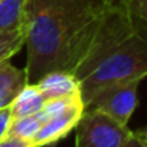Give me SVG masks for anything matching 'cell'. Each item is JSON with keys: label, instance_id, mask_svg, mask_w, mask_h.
Returning <instances> with one entry per match:
<instances>
[{"label": "cell", "instance_id": "obj_12", "mask_svg": "<svg viewBox=\"0 0 147 147\" xmlns=\"http://www.w3.org/2000/svg\"><path fill=\"white\" fill-rule=\"evenodd\" d=\"M128 11L147 22V0H122Z\"/></svg>", "mask_w": 147, "mask_h": 147}, {"label": "cell", "instance_id": "obj_6", "mask_svg": "<svg viewBox=\"0 0 147 147\" xmlns=\"http://www.w3.org/2000/svg\"><path fill=\"white\" fill-rule=\"evenodd\" d=\"M36 86L41 90L46 101L54 98L81 95L79 81L76 79L73 73H67V71H51V73L45 74L36 82Z\"/></svg>", "mask_w": 147, "mask_h": 147}, {"label": "cell", "instance_id": "obj_13", "mask_svg": "<svg viewBox=\"0 0 147 147\" xmlns=\"http://www.w3.org/2000/svg\"><path fill=\"white\" fill-rule=\"evenodd\" d=\"M0 147H35L30 139H24L19 136H13V134H7L3 139L0 141Z\"/></svg>", "mask_w": 147, "mask_h": 147}, {"label": "cell", "instance_id": "obj_2", "mask_svg": "<svg viewBox=\"0 0 147 147\" xmlns=\"http://www.w3.org/2000/svg\"><path fill=\"white\" fill-rule=\"evenodd\" d=\"M84 106L109 86L147 76V22L125 8H114L100 27L82 62L73 71Z\"/></svg>", "mask_w": 147, "mask_h": 147}, {"label": "cell", "instance_id": "obj_1", "mask_svg": "<svg viewBox=\"0 0 147 147\" xmlns=\"http://www.w3.org/2000/svg\"><path fill=\"white\" fill-rule=\"evenodd\" d=\"M122 0H29L27 84L51 71L73 73Z\"/></svg>", "mask_w": 147, "mask_h": 147}, {"label": "cell", "instance_id": "obj_4", "mask_svg": "<svg viewBox=\"0 0 147 147\" xmlns=\"http://www.w3.org/2000/svg\"><path fill=\"white\" fill-rule=\"evenodd\" d=\"M141 81H128L109 86L100 90L86 108H93L106 112L122 125H128L133 112L138 108V87Z\"/></svg>", "mask_w": 147, "mask_h": 147}, {"label": "cell", "instance_id": "obj_15", "mask_svg": "<svg viewBox=\"0 0 147 147\" xmlns=\"http://www.w3.org/2000/svg\"><path fill=\"white\" fill-rule=\"evenodd\" d=\"M125 147H147V146L139 139V138H136L134 134H131V138L128 139V142L125 144Z\"/></svg>", "mask_w": 147, "mask_h": 147}, {"label": "cell", "instance_id": "obj_10", "mask_svg": "<svg viewBox=\"0 0 147 147\" xmlns=\"http://www.w3.org/2000/svg\"><path fill=\"white\" fill-rule=\"evenodd\" d=\"M27 41V26L18 30L0 32V63L7 62L26 45Z\"/></svg>", "mask_w": 147, "mask_h": 147}, {"label": "cell", "instance_id": "obj_7", "mask_svg": "<svg viewBox=\"0 0 147 147\" xmlns=\"http://www.w3.org/2000/svg\"><path fill=\"white\" fill-rule=\"evenodd\" d=\"M26 70H19L10 62L0 63V109L10 108L19 92L26 87Z\"/></svg>", "mask_w": 147, "mask_h": 147}, {"label": "cell", "instance_id": "obj_16", "mask_svg": "<svg viewBox=\"0 0 147 147\" xmlns=\"http://www.w3.org/2000/svg\"><path fill=\"white\" fill-rule=\"evenodd\" d=\"M133 134H134L136 138H139V139L147 146V127L141 128V130H138V131H133Z\"/></svg>", "mask_w": 147, "mask_h": 147}, {"label": "cell", "instance_id": "obj_14", "mask_svg": "<svg viewBox=\"0 0 147 147\" xmlns=\"http://www.w3.org/2000/svg\"><path fill=\"white\" fill-rule=\"evenodd\" d=\"M11 120V111L10 108H5V109H0V141L3 139L8 133V127H10Z\"/></svg>", "mask_w": 147, "mask_h": 147}, {"label": "cell", "instance_id": "obj_9", "mask_svg": "<svg viewBox=\"0 0 147 147\" xmlns=\"http://www.w3.org/2000/svg\"><path fill=\"white\" fill-rule=\"evenodd\" d=\"M29 0H0V32L27 26Z\"/></svg>", "mask_w": 147, "mask_h": 147}, {"label": "cell", "instance_id": "obj_8", "mask_svg": "<svg viewBox=\"0 0 147 147\" xmlns=\"http://www.w3.org/2000/svg\"><path fill=\"white\" fill-rule=\"evenodd\" d=\"M45 103H46V98L43 96L38 86L36 84H26V87L21 90L19 95L10 105L11 117L18 119V117L36 114L38 111H41Z\"/></svg>", "mask_w": 147, "mask_h": 147}, {"label": "cell", "instance_id": "obj_3", "mask_svg": "<svg viewBox=\"0 0 147 147\" xmlns=\"http://www.w3.org/2000/svg\"><path fill=\"white\" fill-rule=\"evenodd\" d=\"M133 131L106 112L86 108L76 125V147H125Z\"/></svg>", "mask_w": 147, "mask_h": 147}, {"label": "cell", "instance_id": "obj_5", "mask_svg": "<svg viewBox=\"0 0 147 147\" xmlns=\"http://www.w3.org/2000/svg\"><path fill=\"white\" fill-rule=\"evenodd\" d=\"M86 106H78V108L71 109V111L65 112L62 115L52 117L46 120L32 139L35 147H48L54 146L59 141H62L71 130H74L79 122L81 115H82Z\"/></svg>", "mask_w": 147, "mask_h": 147}, {"label": "cell", "instance_id": "obj_11", "mask_svg": "<svg viewBox=\"0 0 147 147\" xmlns=\"http://www.w3.org/2000/svg\"><path fill=\"white\" fill-rule=\"evenodd\" d=\"M41 125H43V120L40 119L38 114L18 117L11 120L7 134H13V136H19V138H24V139L32 141L35 138V134L38 133V130L41 128Z\"/></svg>", "mask_w": 147, "mask_h": 147}]
</instances>
